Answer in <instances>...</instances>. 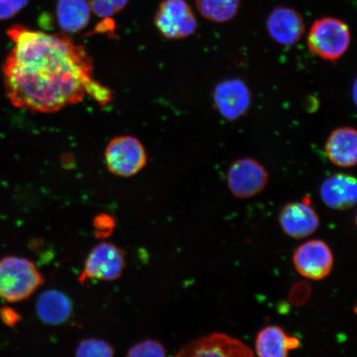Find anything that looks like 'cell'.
<instances>
[{
	"label": "cell",
	"instance_id": "6da1fadb",
	"mask_svg": "<svg viewBox=\"0 0 357 357\" xmlns=\"http://www.w3.org/2000/svg\"><path fill=\"white\" fill-rule=\"evenodd\" d=\"M7 35L13 43L3 65L8 100L33 113H56L91 96L100 104L112 99L93 77L86 49L65 34H49L21 25Z\"/></svg>",
	"mask_w": 357,
	"mask_h": 357
},
{
	"label": "cell",
	"instance_id": "7a4b0ae2",
	"mask_svg": "<svg viewBox=\"0 0 357 357\" xmlns=\"http://www.w3.org/2000/svg\"><path fill=\"white\" fill-rule=\"evenodd\" d=\"M44 283L38 267L29 259L10 256L0 259V300H28Z\"/></svg>",
	"mask_w": 357,
	"mask_h": 357
},
{
	"label": "cell",
	"instance_id": "3957f363",
	"mask_svg": "<svg viewBox=\"0 0 357 357\" xmlns=\"http://www.w3.org/2000/svg\"><path fill=\"white\" fill-rule=\"evenodd\" d=\"M351 42L349 26L333 17L316 20L307 38L310 50L322 59L330 61H337L344 56Z\"/></svg>",
	"mask_w": 357,
	"mask_h": 357
},
{
	"label": "cell",
	"instance_id": "277c9868",
	"mask_svg": "<svg viewBox=\"0 0 357 357\" xmlns=\"http://www.w3.org/2000/svg\"><path fill=\"white\" fill-rule=\"evenodd\" d=\"M109 171L120 177H131L139 173L146 165L144 146L137 138L119 136L109 142L105 153Z\"/></svg>",
	"mask_w": 357,
	"mask_h": 357
},
{
	"label": "cell",
	"instance_id": "5b68a950",
	"mask_svg": "<svg viewBox=\"0 0 357 357\" xmlns=\"http://www.w3.org/2000/svg\"><path fill=\"white\" fill-rule=\"evenodd\" d=\"M126 267V254L111 243H101L89 252L79 281L84 284L89 280L114 281L121 278Z\"/></svg>",
	"mask_w": 357,
	"mask_h": 357
},
{
	"label": "cell",
	"instance_id": "8992f818",
	"mask_svg": "<svg viewBox=\"0 0 357 357\" xmlns=\"http://www.w3.org/2000/svg\"><path fill=\"white\" fill-rule=\"evenodd\" d=\"M160 34L172 40L184 39L198 28L197 19L185 0H164L155 16Z\"/></svg>",
	"mask_w": 357,
	"mask_h": 357
},
{
	"label": "cell",
	"instance_id": "52a82bcc",
	"mask_svg": "<svg viewBox=\"0 0 357 357\" xmlns=\"http://www.w3.org/2000/svg\"><path fill=\"white\" fill-rule=\"evenodd\" d=\"M269 174L257 160H236L227 171V186L235 197L242 199L255 197L265 190Z\"/></svg>",
	"mask_w": 357,
	"mask_h": 357
},
{
	"label": "cell",
	"instance_id": "ba28073f",
	"mask_svg": "<svg viewBox=\"0 0 357 357\" xmlns=\"http://www.w3.org/2000/svg\"><path fill=\"white\" fill-rule=\"evenodd\" d=\"M175 357H257L249 347L225 333H213L185 345Z\"/></svg>",
	"mask_w": 357,
	"mask_h": 357
},
{
	"label": "cell",
	"instance_id": "9c48e42d",
	"mask_svg": "<svg viewBox=\"0 0 357 357\" xmlns=\"http://www.w3.org/2000/svg\"><path fill=\"white\" fill-rule=\"evenodd\" d=\"M293 263L298 274L312 280H324L331 273L334 257L328 245L321 240H310L298 248Z\"/></svg>",
	"mask_w": 357,
	"mask_h": 357
},
{
	"label": "cell",
	"instance_id": "30bf717a",
	"mask_svg": "<svg viewBox=\"0 0 357 357\" xmlns=\"http://www.w3.org/2000/svg\"><path fill=\"white\" fill-rule=\"evenodd\" d=\"M266 30L273 41L281 46L291 47L305 34V22L296 8L278 6L267 17Z\"/></svg>",
	"mask_w": 357,
	"mask_h": 357
},
{
	"label": "cell",
	"instance_id": "8fae6325",
	"mask_svg": "<svg viewBox=\"0 0 357 357\" xmlns=\"http://www.w3.org/2000/svg\"><path fill=\"white\" fill-rule=\"evenodd\" d=\"M279 222L284 234L294 239L307 238L315 233L320 225L318 213L309 197L285 205L280 211Z\"/></svg>",
	"mask_w": 357,
	"mask_h": 357
},
{
	"label": "cell",
	"instance_id": "7c38bea8",
	"mask_svg": "<svg viewBox=\"0 0 357 357\" xmlns=\"http://www.w3.org/2000/svg\"><path fill=\"white\" fill-rule=\"evenodd\" d=\"M213 99L220 113L229 120L242 117L251 104L248 86L238 79H227L218 84L214 89Z\"/></svg>",
	"mask_w": 357,
	"mask_h": 357
},
{
	"label": "cell",
	"instance_id": "4fadbf2b",
	"mask_svg": "<svg viewBox=\"0 0 357 357\" xmlns=\"http://www.w3.org/2000/svg\"><path fill=\"white\" fill-rule=\"evenodd\" d=\"M320 196L323 202L333 209L345 211L354 207L357 199L356 178L347 174H335L324 181Z\"/></svg>",
	"mask_w": 357,
	"mask_h": 357
},
{
	"label": "cell",
	"instance_id": "5bb4252c",
	"mask_svg": "<svg viewBox=\"0 0 357 357\" xmlns=\"http://www.w3.org/2000/svg\"><path fill=\"white\" fill-rule=\"evenodd\" d=\"M328 158L335 166L354 167L357 162V132L351 127L335 129L325 144Z\"/></svg>",
	"mask_w": 357,
	"mask_h": 357
},
{
	"label": "cell",
	"instance_id": "9a60e30c",
	"mask_svg": "<svg viewBox=\"0 0 357 357\" xmlns=\"http://www.w3.org/2000/svg\"><path fill=\"white\" fill-rule=\"evenodd\" d=\"M301 341L289 336L278 326H267L259 332L256 340L257 357H289V352L300 347Z\"/></svg>",
	"mask_w": 357,
	"mask_h": 357
},
{
	"label": "cell",
	"instance_id": "2e32d148",
	"mask_svg": "<svg viewBox=\"0 0 357 357\" xmlns=\"http://www.w3.org/2000/svg\"><path fill=\"white\" fill-rule=\"evenodd\" d=\"M36 310L43 323L60 325L66 323L73 314V302L59 290L49 289L38 298Z\"/></svg>",
	"mask_w": 357,
	"mask_h": 357
},
{
	"label": "cell",
	"instance_id": "e0dca14e",
	"mask_svg": "<svg viewBox=\"0 0 357 357\" xmlns=\"http://www.w3.org/2000/svg\"><path fill=\"white\" fill-rule=\"evenodd\" d=\"M91 8L88 0H58V24L66 33L83 30L91 20Z\"/></svg>",
	"mask_w": 357,
	"mask_h": 357
},
{
	"label": "cell",
	"instance_id": "ac0fdd59",
	"mask_svg": "<svg viewBox=\"0 0 357 357\" xmlns=\"http://www.w3.org/2000/svg\"><path fill=\"white\" fill-rule=\"evenodd\" d=\"M241 4L242 0H195L200 15L216 24L233 20L239 13Z\"/></svg>",
	"mask_w": 357,
	"mask_h": 357
},
{
	"label": "cell",
	"instance_id": "d6986e66",
	"mask_svg": "<svg viewBox=\"0 0 357 357\" xmlns=\"http://www.w3.org/2000/svg\"><path fill=\"white\" fill-rule=\"evenodd\" d=\"M75 357H114V349L102 339L88 338L79 342Z\"/></svg>",
	"mask_w": 357,
	"mask_h": 357
},
{
	"label": "cell",
	"instance_id": "ffe728a7",
	"mask_svg": "<svg viewBox=\"0 0 357 357\" xmlns=\"http://www.w3.org/2000/svg\"><path fill=\"white\" fill-rule=\"evenodd\" d=\"M126 357H167V351L162 342L154 339H146L132 346Z\"/></svg>",
	"mask_w": 357,
	"mask_h": 357
},
{
	"label": "cell",
	"instance_id": "44dd1931",
	"mask_svg": "<svg viewBox=\"0 0 357 357\" xmlns=\"http://www.w3.org/2000/svg\"><path fill=\"white\" fill-rule=\"evenodd\" d=\"M28 3L29 0H0V20L15 17Z\"/></svg>",
	"mask_w": 357,
	"mask_h": 357
},
{
	"label": "cell",
	"instance_id": "7402d4cb",
	"mask_svg": "<svg viewBox=\"0 0 357 357\" xmlns=\"http://www.w3.org/2000/svg\"><path fill=\"white\" fill-rule=\"evenodd\" d=\"M0 319L7 327L15 328L17 324L20 323L22 317L19 312L13 307L8 306L2 307L0 309Z\"/></svg>",
	"mask_w": 357,
	"mask_h": 357
},
{
	"label": "cell",
	"instance_id": "603a6c76",
	"mask_svg": "<svg viewBox=\"0 0 357 357\" xmlns=\"http://www.w3.org/2000/svg\"><path fill=\"white\" fill-rule=\"evenodd\" d=\"M93 223L97 231H99L100 236H107L113 231L114 222L108 215H100L96 218Z\"/></svg>",
	"mask_w": 357,
	"mask_h": 357
},
{
	"label": "cell",
	"instance_id": "cb8c5ba5",
	"mask_svg": "<svg viewBox=\"0 0 357 357\" xmlns=\"http://www.w3.org/2000/svg\"><path fill=\"white\" fill-rule=\"evenodd\" d=\"M112 8L116 13L122 11L125 7L127 6L128 0H108Z\"/></svg>",
	"mask_w": 357,
	"mask_h": 357
},
{
	"label": "cell",
	"instance_id": "d4e9b609",
	"mask_svg": "<svg viewBox=\"0 0 357 357\" xmlns=\"http://www.w3.org/2000/svg\"><path fill=\"white\" fill-rule=\"evenodd\" d=\"M101 1H104V2H107V3H109L108 2V0H88V2L89 3H96V2H101ZM112 7V6H111ZM115 12V11H114Z\"/></svg>",
	"mask_w": 357,
	"mask_h": 357
}]
</instances>
